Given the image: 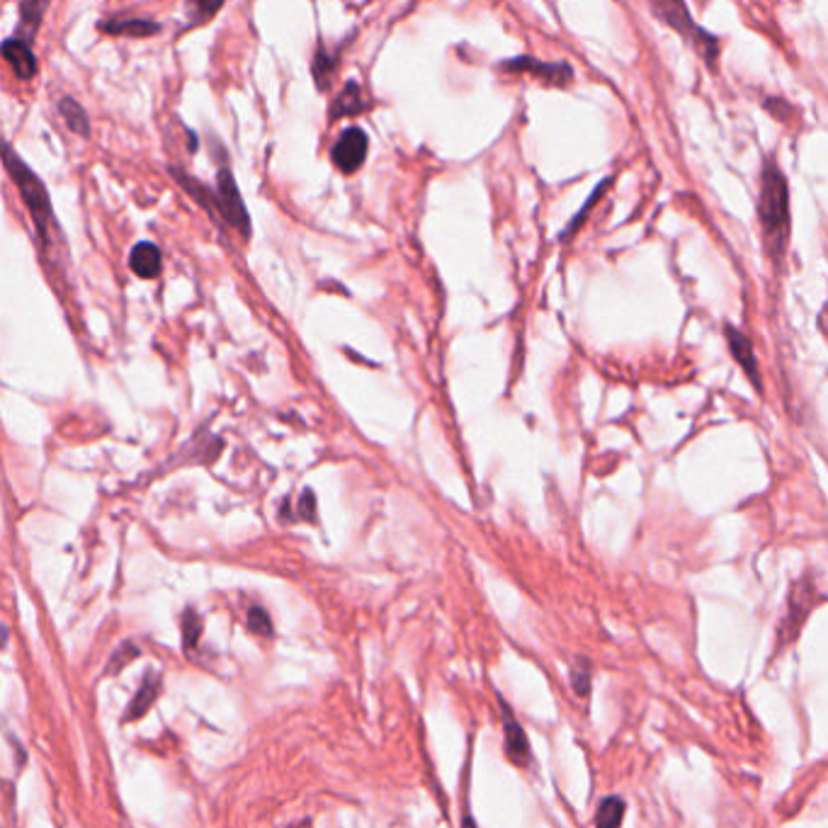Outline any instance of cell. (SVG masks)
Wrapping results in <instances>:
<instances>
[{
  "label": "cell",
  "mask_w": 828,
  "mask_h": 828,
  "mask_svg": "<svg viewBox=\"0 0 828 828\" xmlns=\"http://www.w3.org/2000/svg\"><path fill=\"white\" fill-rule=\"evenodd\" d=\"M819 328H821V333L828 338V304L821 309V314H819Z\"/></svg>",
  "instance_id": "25"
},
{
  "label": "cell",
  "mask_w": 828,
  "mask_h": 828,
  "mask_svg": "<svg viewBox=\"0 0 828 828\" xmlns=\"http://www.w3.org/2000/svg\"><path fill=\"white\" fill-rule=\"evenodd\" d=\"M758 217H761L765 253L775 265H780L790 243V187L775 158L763 161Z\"/></svg>",
  "instance_id": "1"
},
{
  "label": "cell",
  "mask_w": 828,
  "mask_h": 828,
  "mask_svg": "<svg viewBox=\"0 0 828 828\" xmlns=\"http://www.w3.org/2000/svg\"><path fill=\"white\" fill-rule=\"evenodd\" d=\"M3 59L8 61L20 81H30L37 73V59H34L30 44L25 39H5Z\"/></svg>",
  "instance_id": "9"
},
{
  "label": "cell",
  "mask_w": 828,
  "mask_h": 828,
  "mask_svg": "<svg viewBox=\"0 0 828 828\" xmlns=\"http://www.w3.org/2000/svg\"><path fill=\"white\" fill-rule=\"evenodd\" d=\"M248 625H251L253 632H258V634H270L272 632V625H270L268 615H265L263 608H251V612H248Z\"/></svg>",
  "instance_id": "20"
},
{
  "label": "cell",
  "mask_w": 828,
  "mask_h": 828,
  "mask_svg": "<svg viewBox=\"0 0 828 828\" xmlns=\"http://www.w3.org/2000/svg\"><path fill=\"white\" fill-rule=\"evenodd\" d=\"M503 724H506V751L508 758L515 765H527L530 763V744H527V736L523 727L513 719V714L506 707V714H503Z\"/></svg>",
  "instance_id": "12"
},
{
  "label": "cell",
  "mask_w": 828,
  "mask_h": 828,
  "mask_svg": "<svg viewBox=\"0 0 828 828\" xmlns=\"http://www.w3.org/2000/svg\"><path fill=\"white\" fill-rule=\"evenodd\" d=\"M571 683H574L578 695H588V690H591V673H588V666L583 668V671H576Z\"/></svg>",
  "instance_id": "24"
},
{
  "label": "cell",
  "mask_w": 828,
  "mask_h": 828,
  "mask_svg": "<svg viewBox=\"0 0 828 828\" xmlns=\"http://www.w3.org/2000/svg\"><path fill=\"white\" fill-rule=\"evenodd\" d=\"M100 30L105 34H115V37H151V34L161 32V25L153 20H141V17H129V20H107L102 22Z\"/></svg>",
  "instance_id": "13"
},
{
  "label": "cell",
  "mask_w": 828,
  "mask_h": 828,
  "mask_svg": "<svg viewBox=\"0 0 828 828\" xmlns=\"http://www.w3.org/2000/svg\"><path fill=\"white\" fill-rule=\"evenodd\" d=\"M724 336H727V343H729V350L731 355H734V360L739 362L741 370L746 372L748 382L753 384L758 391L763 389V377H761V370H758V360H756V353H753V343L751 338L746 336L744 331H739L736 326H724Z\"/></svg>",
  "instance_id": "8"
},
{
  "label": "cell",
  "mask_w": 828,
  "mask_h": 828,
  "mask_svg": "<svg viewBox=\"0 0 828 828\" xmlns=\"http://www.w3.org/2000/svg\"><path fill=\"white\" fill-rule=\"evenodd\" d=\"M224 0H187V8H190V20L195 25L200 22H207L214 13H219Z\"/></svg>",
  "instance_id": "18"
},
{
  "label": "cell",
  "mask_w": 828,
  "mask_h": 828,
  "mask_svg": "<svg viewBox=\"0 0 828 828\" xmlns=\"http://www.w3.org/2000/svg\"><path fill=\"white\" fill-rule=\"evenodd\" d=\"M622 816H625V799L605 797L603 802H600L598 812H595V826L615 828L622 824Z\"/></svg>",
  "instance_id": "16"
},
{
  "label": "cell",
  "mask_w": 828,
  "mask_h": 828,
  "mask_svg": "<svg viewBox=\"0 0 828 828\" xmlns=\"http://www.w3.org/2000/svg\"><path fill=\"white\" fill-rule=\"evenodd\" d=\"M824 600V595L816 591L812 578H802V581L795 583L790 591V598H787V615L785 622L780 627V642H792L797 637L799 629H802L804 620L809 617L816 605Z\"/></svg>",
  "instance_id": "4"
},
{
  "label": "cell",
  "mask_w": 828,
  "mask_h": 828,
  "mask_svg": "<svg viewBox=\"0 0 828 828\" xmlns=\"http://www.w3.org/2000/svg\"><path fill=\"white\" fill-rule=\"evenodd\" d=\"M59 112L61 117L66 119L68 129H71L73 134L78 136H90V122H88V115H85V110L81 105H78L73 98H61L59 100Z\"/></svg>",
  "instance_id": "14"
},
{
  "label": "cell",
  "mask_w": 828,
  "mask_h": 828,
  "mask_svg": "<svg viewBox=\"0 0 828 828\" xmlns=\"http://www.w3.org/2000/svg\"><path fill=\"white\" fill-rule=\"evenodd\" d=\"M136 654H139V651H136L132 644H124L122 649L115 651V656H112V663H110V668H107V673L115 671V666H117V671H119V668H122L124 663H127L129 659H134Z\"/></svg>",
  "instance_id": "21"
},
{
  "label": "cell",
  "mask_w": 828,
  "mask_h": 828,
  "mask_svg": "<svg viewBox=\"0 0 828 828\" xmlns=\"http://www.w3.org/2000/svg\"><path fill=\"white\" fill-rule=\"evenodd\" d=\"M333 66H336V64H333V59L326 54V51H323V49L316 51L314 76H316V81H319V88H326V81H328V76H331Z\"/></svg>",
  "instance_id": "19"
},
{
  "label": "cell",
  "mask_w": 828,
  "mask_h": 828,
  "mask_svg": "<svg viewBox=\"0 0 828 828\" xmlns=\"http://www.w3.org/2000/svg\"><path fill=\"white\" fill-rule=\"evenodd\" d=\"M365 110H370V102H367L360 85H357L355 81H350V83H345V88L340 90L338 98L333 100L331 110H328V117H331V122H336V119L340 117L362 115Z\"/></svg>",
  "instance_id": "10"
},
{
  "label": "cell",
  "mask_w": 828,
  "mask_h": 828,
  "mask_svg": "<svg viewBox=\"0 0 828 828\" xmlns=\"http://www.w3.org/2000/svg\"><path fill=\"white\" fill-rule=\"evenodd\" d=\"M649 8H651V13L659 17L663 25L676 30L685 42L693 44L695 51L702 56V59H705L707 66H712V68L717 66L722 44H719V39L714 37V34L702 30V27L697 25V22L693 20V15H690V10L685 8L683 0H649Z\"/></svg>",
  "instance_id": "2"
},
{
  "label": "cell",
  "mask_w": 828,
  "mask_h": 828,
  "mask_svg": "<svg viewBox=\"0 0 828 828\" xmlns=\"http://www.w3.org/2000/svg\"><path fill=\"white\" fill-rule=\"evenodd\" d=\"M49 8V0H20V17H22V25L27 27V30L34 32L39 25H42V17L47 13Z\"/></svg>",
  "instance_id": "17"
},
{
  "label": "cell",
  "mask_w": 828,
  "mask_h": 828,
  "mask_svg": "<svg viewBox=\"0 0 828 828\" xmlns=\"http://www.w3.org/2000/svg\"><path fill=\"white\" fill-rule=\"evenodd\" d=\"M501 71L508 73H532V76L540 78L542 83L554 85V88H566L571 81H574V68L569 64H547V61L532 59V56H515V59H508L501 64Z\"/></svg>",
  "instance_id": "6"
},
{
  "label": "cell",
  "mask_w": 828,
  "mask_h": 828,
  "mask_svg": "<svg viewBox=\"0 0 828 828\" xmlns=\"http://www.w3.org/2000/svg\"><path fill=\"white\" fill-rule=\"evenodd\" d=\"M156 693H158V676H153V671H149V676H146L144 683H141V688H139V693H136L134 702L129 705L127 719L144 717V712L149 710L151 702L156 700Z\"/></svg>",
  "instance_id": "15"
},
{
  "label": "cell",
  "mask_w": 828,
  "mask_h": 828,
  "mask_svg": "<svg viewBox=\"0 0 828 828\" xmlns=\"http://www.w3.org/2000/svg\"><path fill=\"white\" fill-rule=\"evenodd\" d=\"M161 251L158 246H153L149 241L136 243L132 248V255H129V268H132L134 275L144 277V280H153V277L161 275Z\"/></svg>",
  "instance_id": "11"
},
{
  "label": "cell",
  "mask_w": 828,
  "mask_h": 828,
  "mask_svg": "<svg viewBox=\"0 0 828 828\" xmlns=\"http://www.w3.org/2000/svg\"><path fill=\"white\" fill-rule=\"evenodd\" d=\"M367 149H370V139H367V134L362 132L360 127H350V129H345V132L338 136L336 144H333L331 158L338 170H343V173L350 175L362 168V163H365V158H367Z\"/></svg>",
  "instance_id": "7"
},
{
  "label": "cell",
  "mask_w": 828,
  "mask_h": 828,
  "mask_svg": "<svg viewBox=\"0 0 828 828\" xmlns=\"http://www.w3.org/2000/svg\"><path fill=\"white\" fill-rule=\"evenodd\" d=\"M217 195H219V214L229 221L231 226L243 238L251 236V219H248V209L241 200L234 175L229 168H219L217 173Z\"/></svg>",
  "instance_id": "5"
},
{
  "label": "cell",
  "mask_w": 828,
  "mask_h": 828,
  "mask_svg": "<svg viewBox=\"0 0 828 828\" xmlns=\"http://www.w3.org/2000/svg\"><path fill=\"white\" fill-rule=\"evenodd\" d=\"M3 163H5V170H8V175L13 178L15 187L20 190L22 200H25V207L30 209L34 226H37V231H39V238L47 243L49 226H54V209H51L47 187H44L42 180H39L37 175H34L32 170L15 156V151L10 149V146H5Z\"/></svg>",
  "instance_id": "3"
},
{
  "label": "cell",
  "mask_w": 828,
  "mask_h": 828,
  "mask_svg": "<svg viewBox=\"0 0 828 828\" xmlns=\"http://www.w3.org/2000/svg\"><path fill=\"white\" fill-rule=\"evenodd\" d=\"M197 639H200V620H197L195 612H187L185 615V642L190 646L192 642L197 644Z\"/></svg>",
  "instance_id": "22"
},
{
  "label": "cell",
  "mask_w": 828,
  "mask_h": 828,
  "mask_svg": "<svg viewBox=\"0 0 828 828\" xmlns=\"http://www.w3.org/2000/svg\"><path fill=\"white\" fill-rule=\"evenodd\" d=\"M299 515H302L304 520H314V515H316V496L311 491H304L302 501H299Z\"/></svg>",
  "instance_id": "23"
}]
</instances>
